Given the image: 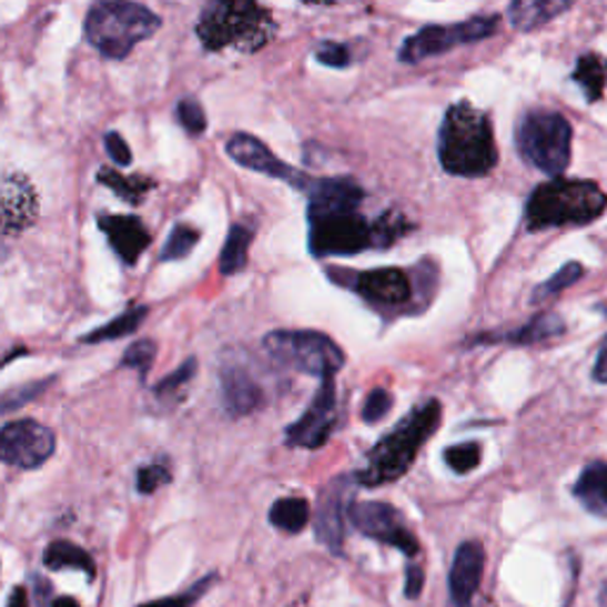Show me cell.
Returning <instances> with one entry per match:
<instances>
[{"instance_id": "21", "label": "cell", "mask_w": 607, "mask_h": 607, "mask_svg": "<svg viewBox=\"0 0 607 607\" xmlns=\"http://www.w3.org/2000/svg\"><path fill=\"white\" fill-rule=\"evenodd\" d=\"M575 498L581 506L598 517H607V463H588L577 484Z\"/></svg>"}, {"instance_id": "40", "label": "cell", "mask_w": 607, "mask_h": 607, "mask_svg": "<svg viewBox=\"0 0 607 607\" xmlns=\"http://www.w3.org/2000/svg\"><path fill=\"white\" fill-rule=\"evenodd\" d=\"M105 150L110 152V158H112L119 166H129V164L133 162L129 143H127L124 138H121L117 131L105 133Z\"/></svg>"}, {"instance_id": "3", "label": "cell", "mask_w": 607, "mask_h": 607, "mask_svg": "<svg viewBox=\"0 0 607 607\" xmlns=\"http://www.w3.org/2000/svg\"><path fill=\"white\" fill-rule=\"evenodd\" d=\"M439 423L442 404L437 398H427L425 404L415 406L390 435H385L371 448L366 465H363L354 477L356 484L373 489L402 479L411 471L418 451L432 435H435Z\"/></svg>"}, {"instance_id": "5", "label": "cell", "mask_w": 607, "mask_h": 607, "mask_svg": "<svg viewBox=\"0 0 607 607\" xmlns=\"http://www.w3.org/2000/svg\"><path fill=\"white\" fill-rule=\"evenodd\" d=\"M607 210V195L594 181L553 179L534 190L525 206L527 231L594 223Z\"/></svg>"}, {"instance_id": "14", "label": "cell", "mask_w": 607, "mask_h": 607, "mask_svg": "<svg viewBox=\"0 0 607 607\" xmlns=\"http://www.w3.org/2000/svg\"><path fill=\"white\" fill-rule=\"evenodd\" d=\"M354 482H356L354 477L342 475L327 484L318 498L316 519H314L316 536H318V542L325 544L333 553H342L344 519L350 517Z\"/></svg>"}, {"instance_id": "11", "label": "cell", "mask_w": 607, "mask_h": 607, "mask_svg": "<svg viewBox=\"0 0 607 607\" xmlns=\"http://www.w3.org/2000/svg\"><path fill=\"white\" fill-rule=\"evenodd\" d=\"M352 525L380 544H390L402 550L408 558L418 555V539L408 532L402 515L390 503L383 500H361L350 508Z\"/></svg>"}, {"instance_id": "31", "label": "cell", "mask_w": 607, "mask_h": 607, "mask_svg": "<svg viewBox=\"0 0 607 607\" xmlns=\"http://www.w3.org/2000/svg\"><path fill=\"white\" fill-rule=\"evenodd\" d=\"M444 461L451 467V471L458 475H467L473 473L475 467L482 463V444L479 442H465V444H456L448 446L444 451Z\"/></svg>"}, {"instance_id": "42", "label": "cell", "mask_w": 607, "mask_h": 607, "mask_svg": "<svg viewBox=\"0 0 607 607\" xmlns=\"http://www.w3.org/2000/svg\"><path fill=\"white\" fill-rule=\"evenodd\" d=\"M594 380L600 385L607 383V335L600 342V350L596 356V366H594Z\"/></svg>"}, {"instance_id": "12", "label": "cell", "mask_w": 607, "mask_h": 607, "mask_svg": "<svg viewBox=\"0 0 607 607\" xmlns=\"http://www.w3.org/2000/svg\"><path fill=\"white\" fill-rule=\"evenodd\" d=\"M344 287L354 290L363 302L377 308H398L413 297V283L402 269H373L361 273H331Z\"/></svg>"}, {"instance_id": "25", "label": "cell", "mask_w": 607, "mask_h": 607, "mask_svg": "<svg viewBox=\"0 0 607 607\" xmlns=\"http://www.w3.org/2000/svg\"><path fill=\"white\" fill-rule=\"evenodd\" d=\"M43 563L48 569H81L85 575H95L93 558L72 542H53L45 548Z\"/></svg>"}, {"instance_id": "22", "label": "cell", "mask_w": 607, "mask_h": 607, "mask_svg": "<svg viewBox=\"0 0 607 607\" xmlns=\"http://www.w3.org/2000/svg\"><path fill=\"white\" fill-rule=\"evenodd\" d=\"M565 333V321L553 314V311H546V314H539L532 318L527 325L519 327L515 333H508L503 337H496V342H506V344H536L544 340H553Z\"/></svg>"}, {"instance_id": "13", "label": "cell", "mask_w": 607, "mask_h": 607, "mask_svg": "<svg viewBox=\"0 0 607 607\" xmlns=\"http://www.w3.org/2000/svg\"><path fill=\"white\" fill-rule=\"evenodd\" d=\"M337 421V387H335V375L323 377L314 402L304 411L302 418L290 425L285 432V442L290 446L300 448H321L327 444L333 435V427Z\"/></svg>"}, {"instance_id": "20", "label": "cell", "mask_w": 607, "mask_h": 607, "mask_svg": "<svg viewBox=\"0 0 607 607\" xmlns=\"http://www.w3.org/2000/svg\"><path fill=\"white\" fill-rule=\"evenodd\" d=\"M569 8L571 0H515L508 8V22L517 31H534Z\"/></svg>"}, {"instance_id": "19", "label": "cell", "mask_w": 607, "mask_h": 607, "mask_svg": "<svg viewBox=\"0 0 607 607\" xmlns=\"http://www.w3.org/2000/svg\"><path fill=\"white\" fill-rule=\"evenodd\" d=\"M221 392L223 406L231 415H247L262 404V387L254 383L252 373L240 363H223L221 368Z\"/></svg>"}, {"instance_id": "37", "label": "cell", "mask_w": 607, "mask_h": 607, "mask_svg": "<svg viewBox=\"0 0 607 607\" xmlns=\"http://www.w3.org/2000/svg\"><path fill=\"white\" fill-rule=\"evenodd\" d=\"M169 482H171V473L164 465L154 463V465H148V467H141V471H138L135 487L141 494H152V492H158L162 484H169Z\"/></svg>"}, {"instance_id": "10", "label": "cell", "mask_w": 607, "mask_h": 607, "mask_svg": "<svg viewBox=\"0 0 607 607\" xmlns=\"http://www.w3.org/2000/svg\"><path fill=\"white\" fill-rule=\"evenodd\" d=\"M55 454V435L45 425L24 418L0 427V463L37 471Z\"/></svg>"}, {"instance_id": "7", "label": "cell", "mask_w": 607, "mask_h": 607, "mask_svg": "<svg viewBox=\"0 0 607 607\" xmlns=\"http://www.w3.org/2000/svg\"><path fill=\"white\" fill-rule=\"evenodd\" d=\"M517 150L523 160L548 176H560L571 160L569 121L548 110H534L519 119L515 131Z\"/></svg>"}, {"instance_id": "2", "label": "cell", "mask_w": 607, "mask_h": 607, "mask_svg": "<svg viewBox=\"0 0 607 607\" xmlns=\"http://www.w3.org/2000/svg\"><path fill=\"white\" fill-rule=\"evenodd\" d=\"M437 152L444 171L451 176H487L498 162L489 114L465 100L451 105L442 119Z\"/></svg>"}, {"instance_id": "33", "label": "cell", "mask_w": 607, "mask_h": 607, "mask_svg": "<svg viewBox=\"0 0 607 607\" xmlns=\"http://www.w3.org/2000/svg\"><path fill=\"white\" fill-rule=\"evenodd\" d=\"M195 373H198V361L195 358H188L179 371H173L171 375H166L162 380V383L158 385V390H154V394H158L160 398H164V396L179 398L181 396V387H185L190 383V380L195 377Z\"/></svg>"}, {"instance_id": "1", "label": "cell", "mask_w": 607, "mask_h": 607, "mask_svg": "<svg viewBox=\"0 0 607 607\" xmlns=\"http://www.w3.org/2000/svg\"><path fill=\"white\" fill-rule=\"evenodd\" d=\"M363 190L352 179H321L308 190V250L314 256H352L375 247V225L358 212Z\"/></svg>"}, {"instance_id": "44", "label": "cell", "mask_w": 607, "mask_h": 607, "mask_svg": "<svg viewBox=\"0 0 607 607\" xmlns=\"http://www.w3.org/2000/svg\"><path fill=\"white\" fill-rule=\"evenodd\" d=\"M53 607H81L74 598H67V596H62V598H55L53 600Z\"/></svg>"}, {"instance_id": "6", "label": "cell", "mask_w": 607, "mask_h": 607, "mask_svg": "<svg viewBox=\"0 0 607 607\" xmlns=\"http://www.w3.org/2000/svg\"><path fill=\"white\" fill-rule=\"evenodd\" d=\"M162 27L160 14L141 3L124 0H102L85 14L83 31L89 43L100 55L110 60H124L131 50L158 33Z\"/></svg>"}, {"instance_id": "4", "label": "cell", "mask_w": 607, "mask_h": 607, "mask_svg": "<svg viewBox=\"0 0 607 607\" xmlns=\"http://www.w3.org/2000/svg\"><path fill=\"white\" fill-rule=\"evenodd\" d=\"M198 37L206 50H229L256 53L275 33V20L262 6L250 0H216L210 3L198 20Z\"/></svg>"}, {"instance_id": "8", "label": "cell", "mask_w": 607, "mask_h": 607, "mask_svg": "<svg viewBox=\"0 0 607 607\" xmlns=\"http://www.w3.org/2000/svg\"><path fill=\"white\" fill-rule=\"evenodd\" d=\"M264 350L275 366L285 371L331 377L344 368V352L316 331H275L264 337Z\"/></svg>"}, {"instance_id": "39", "label": "cell", "mask_w": 607, "mask_h": 607, "mask_svg": "<svg viewBox=\"0 0 607 607\" xmlns=\"http://www.w3.org/2000/svg\"><path fill=\"white\" fill-rule=\"evenodd\" d=\"M48 387L45 380H41V383H31V385H24L20 390H12L3 396V402H0V411H12V408H20L24 406L27 402H31L33 396L41 394L43 390Z\"/></svg>"}, {"instance_id": "15", "label": "cell", "mask_w": 607, "mask_h": 607, "mask_svg": "<svg viewBox=\"0 0 607 607\" xmlns=\"http://www.w3.org/2000/svg\"><path fill=\"white\" fill-rule=\"evenodd\" d=\"M225 150H229L231 160H235L240 166L252 169L256 173H264V176L285 181L300 190L311 188V183H314V181H308L302 171L285 164L283 160H277L262 141H256V138L250 133H235L229 141V145H225Z\"/></svg>"}, {"instance_id": "17", "label": "cell", "mask_w": 607, "mask_h": 607, "mask_svg": "<svg viewBox=\"0 0 607 607\" xmlns=\"http://www.w3.org/2000/svg\"><path fill=\"white\" fill-rule=\"evenodd\" d=\"M487 553L479 542H465L458 546L448 571L451 607H473V598L482 584Z\"/></svg>"}, {"instance_id": "30", "label": "cell", "mask_w": 607, "mask_h": 607, "mask_svg": "<svg viewBox=\"0 0 607 607\" xmlns=\"http://www.w3.org/2000/svg\"><path fill=\"white\" fill-rule=\"evenodd\" d=\"M581 277H584V266L579 262H569L558 273H555L553 277H548L546 283H542L539 287H536V292L532 294V300L534 302L548 300V297H553V294H558V292L571 287L577 281H581Z\"/></svg>"}, {"instance_id": "9", "label": "cell", "mask_w": 607, "mask_h": 607, "mask_svg": "<svg viewBox=\"0 0 607 607\" xmlns=\"http://www.w3.org/2000/svg\"><path fill=\"white\" fill-rule=\"evenodd\" d=\"M496 29H498L496 14L471 17V20L458 22V24H429V27H423L421 31H415L413 37L404 41L402 50H398V60L406 64H418L427 58L444 55L458 45L489 39Z\"/></svg>"}, {"instance_id": "26", "label": "cell", "mask_w": 607, "mask_h": 607, "mask_svg": "<svg viewBox=\"0 0 607 607\" xmlns=\"http://www.w3.org/2000/svg\"><path fill=\"white\" fill-rule=\"evenodd\" d=\"M271 525L281 532L287 534H300L311 519V508L304 498H281L273 503V508L269 513Z\"/></svg>"}, {"instance_id": "43", "label": "cell", "mask_w": 607, "mask_h": 607, "mask_svg": "<svg viewBox=\"0 0 607 607\" xmlns=\"http://www.w3.org/2000/svg\"><path fill=\"white\" fill-rule=\"evenodd\" d=\"M8 607H29V605H27V591H24L22 586H17V588H14Z\"/></svg>"}, {"instance_id": "24", "label": "cell", "mask_w": 607, "mask_h": 607, "mask_svg": "<svg viewBox=\"0 0 607 607\" xmlns=\"http://www.w3.org/2000/svg\"><path fill=\"white\" fill-rule=\"evenodd\" d=\"M252 240H254L252 229H247V225H233L219 259V269L223 275H235L240 271H245Z\"/></svg>"}, {"instance_id": "28", "label": "cell", "mask_w": 607, "mask_h": 607, "mask_svg": "<svg viewBox=\"0 0 607 607\" xmlns=\"http://www.w3.org/2000/svg\"><path fill=\"white\" fill-rule=\"evenodd\" d=\"M98 181L102 185H108L110 190H114V193L129 202V204H141V200L145 198L148 188H152L150 181L141 179V176H131V179H124L119 171L114 169H100L98 173Z\"/></svg>"}, {"instance_id": "18", "label": "cell", "mask_w": 607, "mask_h": 607, "mask_svg": "<svg viewBox=\"0 0 607 607\" xmlns=\"http://www.w3.org/2000/svg\"><path fill=\"white\" fill-rule=\"evenodd\" d=\"M98 225H100V231L108 235L117 256L129 266H135L141 254L150 247L152 237L145 229V223L138 216L105 214V216L98 219Z\"/></svg>"}, {"instance_id": "35", "label": "cell", "mask_w": 607, "mask_h": 607, "mask_svg": "<svg viewBox=\"0 0 607 607\" xmlns=\"http://www.w3.org/2000/svg\"><path fill=\"white\" fill-rule=\"evenodd\" d=\"M392 404H394V402H392V394H390L387 390H383V387L373 390V392L368 394V398H366V404H363V411H361L363 423L373 425V423H377V421H383L385 415L392 411Z\"/></svg>"}, {"instance_id": "29", "label": "cell", "mask_w": 607, "mask_h": 607, "mask_svg": "<svg viewBox=\"0 0 607 607\" xmlns=\"http://www.w3.org/2000/svg\"><path fill=\"white\" fill-rule=\"evenodd\" d=\"M198 240H200V231L190 229V225H185V223H176V225H173V231L166 240V245H164L160 259H162V262H179V259L188 256L190 252L195 250Z\"/></svg>"}, {"instance_id": "38", "label": "cell", "mask_w": 607, "mask_h": 607, "mask_svg": "<svg viewBox=\"0 0 607 607\" xmlns=\"http://www.w3.org/2000/svg\"><path fill=\"white\" fill-rule=\"evenodd\" d=\"M214 575L212 577H206V579H202L200 584H195L193 588H190V591H185V594H181V596H173V598H164V600H154V603H148V605H143V607H190V605H193L204 591H206V588H210L212 584H214Z\"/></svg>"}, {"instance_id": "32", "label": "cell", "mask_w": 607, "mask_h": 607, "mask_svg": "<svg viewBox=\"0 0 607 607\" xmlns=\"http://www.w3.org/2000/svg\"><path fill=\"white\" fill-rule=\"evenodd\" d=\"M154 356H158V344H154L152 340H141V342L131 344L127 354L121 356V366L138 371V375L145 380L152 368V363H154Z\"/></svg>"}, {"instance_id": "45", "label": "cell", "mask_w": 607, "mask_h": 607, "mask_svg": "<svg viewBox=\"0 0 607 607\" xmlns=\"http://www.w3.org/2000/svg\"><path fill=\"white\" fill-rule=\"evenodd\" d=\"M605 600H607V584H605Z\"/></svg>"}, {"instance_id": "27", "label": "cell", "mask_w": 607, "mask_h": 607, "mask_svg": "<svg viewBox=\"0 0 607 607\" xmlns=\"http://www.w3.org/2000/svg\"><path fill=\"white\" fill-rule=\"evenodd\" d=\"M145 316H148L145 306H131L129 311H124V314L117 316L114 321L105 323V325L98 327V331H93L89 335H83L81 342L100 344V342H112V340H119V337H127V335L135 333L138 327H141Z\"/></svg>"}, {"instance_id": "41", "label": "cell", "mask_w": 607, "mask_h": 607, "mask_svg": "<svg viewBox=\"0 0 607 607\" xmlns=\"http://www.w3.org/2000/svg\"><path fill=\"white\" fill-rule=\"evenodd\" d=\"M423 591V569L408 565L406 569V596L408 598H418Z\"/></svg>"}, {"instance_id": "16", "label": "cell", "mask_w": 607, "mask_h": 607, "mask_svg": "<svg viewBox=\"0 0 607 607\" xmlns=\"http://www.w3.org/2000/svg\"><path fill=\"white\" fill-rule=\"evenodd\" d=\"M39 216V195L22 173L0 179V233L17 235Z\"/></svg>"}, {"instance_id": "34", "label": "cell", "mask_w": 607, "mask_h": 607, "mask_svg": "<svg viewBox=\"0 0 607 607\" xmlns=\"http://www.w3.org/2000/svg\"><path fill=\"white\" fill-rule=\"evenodd\" d=\"M176 119L179 124L190 133V135H202L206 131V117L204 110L198 100L185 98L176 105Z\"/></svg>"}, {"instance_id": "36", "label": "cell", "mask_w": 607, "mask_h": 607, "mask_svg": "<svg viewBox=\"0 0 607 607\" xmlns=\"http://www.w3.org/2000/svg\"><path fill=\"white\" fill-rule=\"evenodd\" d=\"M316 60L325 67H335V69H344L352 64V53L350 48L335 43V41H323L316 45Z\"/></svg>"}, {"instance_id": "23", "label": "cell", "mask_w": 607, "mask_h": 607, "mask_svg": "<svg viewBox=\"0 0 607 607\" xmlns=\"http://www.w3.org/2000/svg\"><path fill=\"white\" fill-rule=\"evenodd\" d=\"M571 81L584 91L588 102L600 100L607 83V60L598 53H584L577 62L575 74H571Z\"/></svg>"}]
</instances>
